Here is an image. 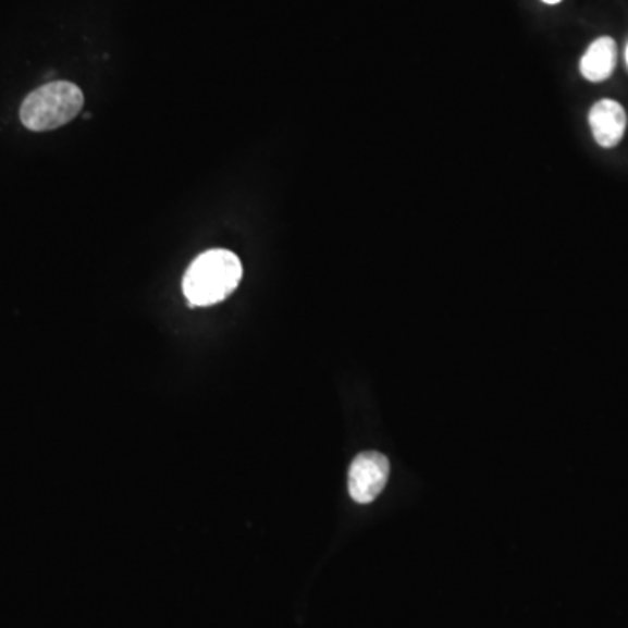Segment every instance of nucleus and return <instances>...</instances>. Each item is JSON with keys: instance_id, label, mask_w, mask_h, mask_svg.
<instances>
[{"instance_id": "obj_1", "label": "nucleus", "mask_w": 628, "mask_h": 628, "mask_svg": "<svg viewBox=\"0 0 628 628\" xmlns=\"http://www.w3.org/2000/svg\"><path fill=\"white\" fill-rule=\"evenodd\" d=\"M243 266L236 254L229 250H208L194 260L184 276L185 297L190 306H213L227 299L242 282Z\"/></svg>"}, {"instance_id": "obj_2", "label": "nucleus", "mask_w": 628, "mask_h": 628, "mask_svg": "<svg viewBox=\"0 0 628 628\" xmlns=\"http://www.w3.org/2000/svg\"><path fill=\"white\" fill-rule=\"evenodd\" d=\"M83 106L84 95L79 86L69 81H53L23 100L20 119L32 132H51L71 123L79 115Z\"/></svg>"}, {"instance_id": "obj_3", "label": "nucleus", "mask_w": 628, "mask_h": 628, "mask_svg": "<svg viewBox=\"0 0 628 628\" xmlns=\"http://www.w3.org/2000/svg\"><path fill=\"white\" fill-rule=\"evenodd\" d=\"M387 477H390V461L386 456L373 451L358 454L347 473L349 496L360 505L372 503L386 488Z\"/></svg>"}, {"instance_id": "obj_4", "label": "nucleus", "mask_w": 628, "mask_h": 628, "mask_svg": "<svg viewBox=\"0 0 628 628\" xmlns=\"http://www.w3.org/2000/svg\"><path fill=\"white\" fill-rule=\"evenodd\" d=\"M590 130L599 146L604 149H613L624 140L625 130H627V112L618 101L601 100L590 109Z\"/></svg>"}, {"instance_id": "obj_5", "label": "nucleus", "mask_w": 628, "mask_h": 628, "mask_svg": "<svg viewBox=\"0 0 628 628\" xmlns=\"http://www.w3.org/2000/svg\"><path fill=\"white\" fill-rule=\"evenodd\" d=\"M618 62V48L611 37H599L584 51L580 62V72L590 83L609 79Z\"/></svg>"}, {"instance_id": "obj_6", "label": "nucleus", "mask_w": 628, "mask_h": 628, "mask_svg": "<svg viewBox=\"0 0 628 628\" xmlns=\"http://www.w3.org/2000/svg\"><path fill=\"white\" fill-rule=\"evenodd\" d=\"M543 2H545V4L554 5L558 4V2H563V0H543Z\"/></svg>"}, {"instance_id": "obj_7", "label": "nucleus", "mask_w": 628, "mask_h": 628, "mask_svg": "<svg viewBox=\"0 0 628 628\" xmlns=\"http://www.w3.org/2000/svg\"><path fill=\"white\" fill-rule=\"evenodd\" d=\"M625 58H627V65H628V45H627V51H625Z\"/></svg>"}]
</instances>
